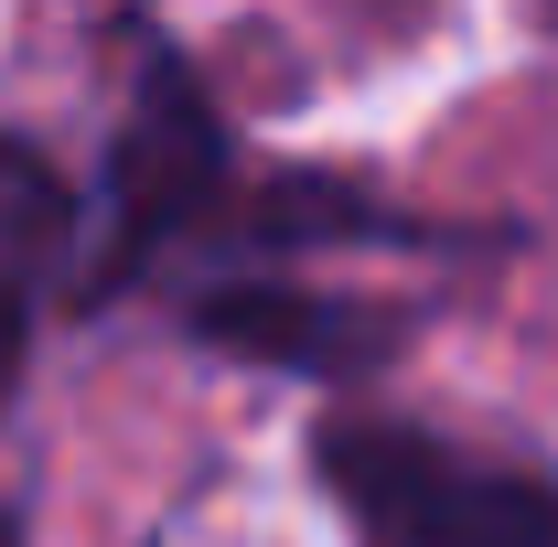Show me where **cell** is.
I'll use <instances>...</instances> for the list:
<instances>
[{
	"label": "cell",
	"mask_w": 558,
	"mask_h": 547,
	"mask_svg": "<svg viewBox=\"0 0 558 547\" xmlns=\"http://www.w3.org/2000/svg\"><path fill=\"white\" fill-rule=\"evenodd\" d=\"M236 194H247V172H236V139L215 119L194 54L150 44L140 75H130V108H119V139H108V194H97V236H86L75 290H86V301L140 290L172 247L226 236Z\"/></svg>",
	"instance_id": "obj_1"
},
{
	"label": "cell",
	"mask_w": 558,
	"mask_h": 547,
	"mask_svg": "<svg viewBox=\"0 0 558 547\" xmlns=\"http://www.w3.org/2000/svg\"><path fill=\"white\" fill-rule=\"evenodd\" d=\"M312 473L354 547H558V483L429 440L409 418H323Z\"/></svg>",
	"instance_id": "obj_2"
},
{
	"label": "cell",
	"mask_w": 558,
	"mask_h": 547,
	"mask_svg": "<svg viewBox=\"0 0 558 547\" xmlns=\"http://www.w3.org/2000/svg\"><path fill=\"white\" fill-rule=\"evenodd\" d=\"M183 333L215 343V354H236V365H279V376L354 387V376H376V365L409 343V312L344 301V290H312V279H279V269H247V279L183 290Z\"/></svg>",
	"instance_id": "obj_3"
},
{
	"label": "cell",
	"mask_w": 558,
	"mask_h": 547,
	"mask_svg": "<svg viewBox=\"0 0 558 547\" xmlns=\"http://www.w3.org/2000/svg\"><path fill=\"white\" fill-rule=\"evenodd\" d=\"M65 258H75V194H65V172H54L33 139L0 130V398H11V376H22V354H33L44 290H54Z\"/></svg>",
	"instance_id": "obj_4"
},
{
	"label": "cell",
	"mask_w": 558,
	"mask_h": 547,
	"mask_svg": "<svg viewBox=\"0 0 558 547\" xmlns=\"http://www.w3.org/2000/svg\"><path fill=\"white\" fill-rule=\"evenodd\" d=\"M354 22H418V11H429V0H344Z\"/></svg>",
	"instance_id": "obj_5"
},
{
	"label": "cell",
	"mask_w": 558,
	"mask_h": 547,
	"mask_svg": "<svg viewBox=\"0 0 558 547\" xmlns=\"http://www.w3.org/2000/svg\"><path fill=\"white\" fill-rule=\"evenodd\" d=\"M0 547H11V505H0Z\"/></svg>",
	"instance_id": "obj_6"
}]
</instances>
